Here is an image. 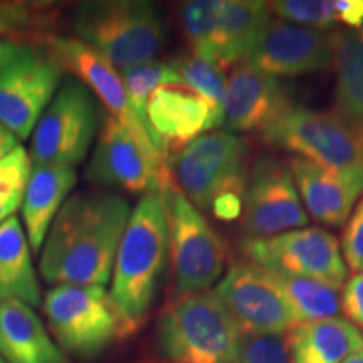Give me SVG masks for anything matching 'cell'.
<instances>
[{
    "label": "cell",
    "mask_w": 363,
    "mask_h": 363,
    "mask_svg": "<svg viewBox=\"0 0 363 363\" xmlns=\"http://www.w3.org/2000/svg\"><path fill=\"white\" fill-rule=\"evenodd\" d=\"M0 363H6V360H4V358H2V357H0Z\"/></svg>",
    "instance_id": "ab89813d"
},
{
    "label": "cell",
    "mask_w": 363,
    "mask_h": 363,
    "mask_svg": "<svg viewBox=\"0 0 363 363\" xmlns=\"http://www.w3.org/2000/svg\"><path fill=\"white\" fill-rule=\"evenodd\" d=\"M293 106L278 78L266 74L251 62L235 65L227 79L224 125L230 133L271 128Z\"/></svg>",
    "instance_id": "2e32d148"
},
{
    "label": "cell",
    "mask_w": 363,
    "mask_h": 363,
    "mask_svg": "<svg viewBox=\"0 0 363 363\" xmlns=\"http://www.w3.org/2000/svg\"><path fill=\"white\" fill-rule=\"evenodd\" d=\"M147 120L167 155L172 148L187 147L203 131L220 126L206 99L185 84L153 91L147 104Z\"/></svg>",
    "instance_id": "d6986e66"
},
{
    "label": "cell",
    "mask_w": 363,
    "mask_h": 363,
    "mask_svg": "<svg viewBox=\"0 0 363 363\" xmlns=\"http://www.w3.org/2000/svg\"><path fill=\"white\" fill-rule=\"evenodd\" d=\"M242 229L247 238L264 239L301 229L310 222L291 170L283 160L262 155L247 175L242 206Z\"/></svg>",
    "instance_id": "4fadbf2b"
},
{
    "label": "cell",
    "mask_w": 363,
    "mask_h": 363,
    "mask_svg": "<svg viewBox=\"0 0 363 363\" xmlns=\"http://www.w3.org/2000/svg\"><path fill=\"white\" fill-rule=\"evenodd\" d=\"M247 153L246 140L227 130H214L177 153L169 162L170 177L199 211H208L220 194L246 192Z\"/></svg>",
    "instance_id": "52a82bcc"
},
{
    "label": "cell",
    "mask_w": 363,
    "mask_h": 363,
    "mask_svg": "<svg viewBox=\"0 0 363 363\" xmlns=\"http://www.w3.org/2000/svg\"><path fill=\"white\" fill-rule=\"evenodd\" d=\"M65 69L45 48L33 45L0 71V125L26 140L62 84Z\"/></svg>",
    "instance_id": "7c38bea8"
},
{
    "label": "cell",
    "mask_w": 363,
    "mask_h": 363,
    "mask_svg": "<svg viewBox=\"0 0 363 363\" xmlns=\"http://www.w3.org/2000/svg\"><path fill=\"white\" fill-rule=\"evenodd\" d=\"M262 140L328 169L353 170L363 167V142L335 113L293 104L262 133Z\"/></svg>",
    "instance_id": "8fae6325"
},
{
    "label": "cell",
    "mask_w": 363,
    "mask_h": 363,
    "mask_svg": "<svg viewBox=\"0 0 363 363\" xmlns=\"http://www.w3.org/2000/svg\"><path fill=\"white\" fill-rule=\"evenodd\" d=\"M233 363H291L286 342L278 335L240 333Z\"/></svg>",
    "instance_id": "d6a6232c"
},
{
    "label": "cell",
    "mask_w": 363,
    "mask_h": 363,
    "mask_svg": "<svg viewBox=\"0 0 363 363\" xmlns=\"http://www.w3.org/2000/svg\"><path fill=\"white\" fill-rule=\"evenodd\" d=\"M72 33L118 71L153 61L167 39L160 12L145 0L81 2Z\"/></svg>",
    "instance_id": "3957f363"
},
{
    "label": "cell",
    "mask_w": 363,
    "mask_h": 363,
    "mask_svg": "<svg viewBox=\"0 0 363 363\" xmlns=\"http://www.w3.org/2000/svg\"><path fill=\"white\" fill-rule=\"evenodd\" d=\"M337 21L348 29L363 26V0H337Z\"/></svg>",
    "instance_id": "d590c367"
},
{
    "label": "cell",
    "mask_w": 363,
    "mask_h": 363,
    "mask_svg": "<svg viewBox=\"0 0 363 363\" xmlns=\"http://www.w3.org/2000/svg\"><path fill=\"white\" fill-rule=\"evenodd\" d=\"M335 115L363 142V26L337 33Z\"/></svg>",
    "instance_id": "d4e9b609"
},
{
    "label": "cell",
    "mask_w": 363,
    "mask_h": 363,
    "mask_svg": "<svg viewBox=\"0 0 363 363\" xmlns=\"http://www.w3.org/2000/svg\"><path fill=\"white\" fill-rule=\"evenodd\" d=\"M340 249L347 267L355 274L363 272V194L345 224Z\"/></svg>",
    "instance_id": "836d02e7"
},
{
    "label": "cell",
    "mask_w": 363,
    "mask_h": 363,
    "mask_svg": "<svg viewBox=\"0 0 363 363\" xmlns=\"http://www.w3.org/2000/svg\"><path fill=\"white\" fill-rule=\"evenodd\" d=\"M130 216V203L121 195L88 190L69 195L40 249L44 281L104 288Z\"/></svg>",
    "instance_id": "6da1fadb"
},
{
    "label": "cell",
    "mask_w": 363,
    "mask_h": 363,
    "mask_svg": "<svg viewBox=\"0 0 363 363\" xmlns=\"http://www.w3.org/2000/svg\"><path fill=\"white\" fill-rule=\"evenodd\" d=\"M214 293L242 333L281 337L293 326L291 311L276 279L251 262L230 267Z\"/></svg>",
    "instance_id": "5bb4252c"
},
{
    "label": "cell",
    "mask_w": 363,
    "mask_h": 363,
    "mask_svg": "<svg viewBox=\"0 0 363 363\" xmlns=\"http://www.w3.org/2000/svg\"><path fill=\"white\" fill-rule=\"evenodd\" d=\"M271 11L279 21L289 24L326 30L337 24V0H278Z\"/></svg>",
    "instance_id": "1f68e13d"
},
{
    "label": "cell",
    "mask_w": 363,
    "mask_h": 363,
    "mask_svg": "<svg viewBox=\"0 0 363 363\" xmlns=\"http://www.w3.org/2000/svg\"><path fill=\"white\" fill-rule=\"evenodd\" d=\"M242 331L214 291L175 298L157 326V348L170 363H233Z\"/></svg>",
    "instance_id": "277c9868"
},
{
    "label": "cell",
    "mask_w": 363,
    "mask_h": 363,
    "mask_svg": "<svg viewBox=\"0 0 363 363\" xmlns=\"http://www.w3.org/2000/svg\"><path fill=\"white\" fill-rule=\"evenodd\" d=\"M169 254V229L160 190L143 194L126 224L111 274L110 296L131 331L152 308Z\"/></svg>",
    "instance_id": "7a4b0ae2"
},
{
    "label": "cell",
    "mask_w": 363,
    "mask_h": 363,
    "mask_svg": "<svg viewBox=\"0 0 363 363\" xmlns=\"http://www.w3.org/2000/svg\"><path fill=\"white\" fill-rule=\"evenodd\" d=\"M96 128L98 106L88 86L71 78L62 81L33 131L30 162L74 169L89 153Z\"/></svg>",
    "instance_id": "30bf717a"
},
{
    "label": "cell",
    "mask_w": 363,
    "mask_h": 363,
    "mask_svg": "<svg viewBox=\"0 0 363 363\" xmlns=\"http://www.w3.org/2000/svg\"><path fill=\"white\" fill-rule=\"evenodd\" d=\"M303 207L313 220L342 227L363 194V167L337 170L299 157L288 160Z\"/></svg>",
    "instance_id": "ac0fdd59"
},
{
    "label": "cell",
    "mask_w": 363,
    "mask_h": 363,
    "mask_svg": "<svg viewBox=\"0 0 363 363\" xmlns=\"http://www.w3.org/2000/svg\"><path fill=\"white\" fill-rule=\"evenodd\" d=\"M48 325L62 352L94 357L133 333L103 286H56L43 303Z\"/></svg>",
    "instance_id": "8992f818"
},
{
    "label": "cell",
    "mask_w": 363,
    "mask_h": 363,
    "mask_svg": "<svg viewBox=\"0 0 363 363\" xmlns=\"http://www.w3.org/2000/svg\"><path fill=\"white\" fill-rule=\"evenodd\" d=\"M342 363H363V348L353 353V355L348 357L347 360H343Z\"/></svg>",
    "instance_id": "f35d334b"
},
{
    "label": "cell",
    "mask_w": 363,
    "mask_h": 363,
    "mask_svg": "<svg viewBox=\"0 0 363 363\" xmlns=\"http://www.w3.org/2000/svg\"><path fill=\"white\" fill-rule=\"evenodd\" d=\"M120 76L131 99V104H133L138 116L147 125V104L153 91L162 88V86L184 84L174 61H157V59H153V61L143 62V65L121 69Z\"/></svg>",
    "instance_id": "f1b7e54d"
},
{
    "label": "cell",
    "mask_w": 363,
    "mask_h": 363,
    "mask_svg": "<svg viewBox=\"0 0 363 363\" xmlns=\"http://www.w3.org/2000/svg\"><path fill=\"white\" fill-rule=\"evenodd\" d=\"M220 0H192L180 11V24L192 56L217 65V26Z\"/></svg>",
    "instance_id": "83f0119b"
},
{
    "label": "cell",
    "mask_w": 363,
    "mask_h": 363,
    "mask_svg": "<svg viewBox=\"0 0 363 363\" xmlns=\"http://www.w3.org/2000/svg\"><path fill=\"white\" fill-rule=\"evenodd\" d=\"M86 179L103 187L126 192L160 190V177L153 169L130 131L111 115L103 120V128L86 169Z\"/></svg>",
    "instance_id": "e0dca14e"
},
{
    "label": "cell",
    "mask_w": 363,
    "mask_h": 363,
    "mask_svg": "<svg viewBox=\"0 0 363 363\" xmlns=\"http://www.w3.org/2000/svg\"><path fill=\"white\" fill-rule=\"evenodd\" d=\"M30 244L17 216L0 225V305L11 301L40 305V286Z\"/></svg>",
    "instance_id": "cb8c5ba5"
},
{
    "label": "cell",
    "mask_w": 363,
    "mask_h": 363,
    "mask_svg": "<svg viewBox=\"0 0 363 363\" xmlns=\"http://www.w3.org/2000/svg\"><path fill=\"white\" fill-rule=\"evenodd\" d=\"M76 182L78 175L71 167L33 165L21 208L26 235L34 252L39 254L43 249L49 229Z\"/></svg>",
    "instance_id": "44dd1931"
},
{
    "label": "cell",
    "mask_w": 363,
    "mask_h": 363,
    "mask_svg": "<svg viewBox=\"0 0 363 363\" xmlns=\"http://www.w3.org/2000/svg\"><path fill=\"white\" fill-rule=\"evenodd\" d=\"M175 298L211 291L225 267V246L197 207L177 189L174 180L160 187Z\"/></svg>",
    "instance_id": "5b68a950"
},
{
    "label": "cell",
    "mask_w": 363,
    "mask_h": 363,
    "mask_svg": "<svg viewBox=\"0 0 363 363\" xmlns=\"http://www.w3.org/2000/svg\"><path fill=\"white\" fill-rule=\"evenodd\" d=\"M30 172L33 162L22 145L0 160V225L22 207Z\"/></svg>",
    "instance_id": "4dcf8cb0"
},
{
    "label": "cell",
    "mask_w": 363,
    "mask_h": 363,
    "mask_svg": "<svg viewBox=\"0 0 363 363\" xmlns=\"http://www.w3.org/2000/svg\"><path fill=\"white\" fill-rule=\"evenodd\" d=\"M271 6L259 0L222 2L217 26V66L229 69L251 56L271 22Z\"/></svg>",
    "instance_id": "603a6c76"
},
{
    "label": "cell",
    "mask_w": 363,
    "mask_h": 363,
    "mask_svg": "<svg viewBox=\"0 0 363 363\" xmlns=\"http://www.w3.org/2000/svg\"><path fill=\"white\" fill-rule=\"evenodd\" d=\"M337 33L271 21L247 61L272 78H293L328 71Z\"/></svg>",
    "instance_id": "9a60e30c"
},
{
    "label": "cell",
    "mask_w": 363,
    "mask_h": 363,
    "mask_svg": "<svg viewBox=\"0 0 363 363\" xmlns=\"http://www.w3.org/2000/svg\"><path fill=\"white\" fill-rule=\"evenodd\" d=\"M340 301L347 320L363 331V272H357L345 283Z\"/></svg>",
    "instance_id": "e575fe53"
},
{
    "label": "cell",
    "mask_w": 363,
    "mask_h": 363,
    "mask_svg": "<svg viewBox=\"0 0 363 363\" xmlns=\"http://www.w3.org/2000/svg\"><path fill=\"white\" fill-rule=\"evenodd\" d=\"M179 69V74L185 86L194 89L195 93L208 103L219 125H224V104L227 79L224 69L214 62L203 61V59L194 56H184L179 59H172Z\"/></svg>",
    "instance_id": "f546056e"
},
{
    "label": "cell",
    "mask_w": 363,
    "mask_h": 363,
    "mask_svg": "<svg viewBox=\"0 0 363 363\" xmlns=\"http://www.w3.org/2000/svg\"><path fill=\"white\" fill-rule=\"evenodd\" d=\"M272 278L276 279L284 294L286 303L291 311L293 326L308 323V321L335 318L342 311L338 289L331 288V286L284 274H272Z\"/></svg>",
    "instance_id": "4316f807"
},
{
    "label": "cell",
    "mask_w": 363,
    "mask_h": 363,
    "mask_svg": "<svg viewBox=\"0 0 363 363\" xmlns=\"http://www.w3.org/2000/svg\"><path fill=\"white\" fill-rule=\"evenodd\" d=\"M45 49L56 57L62 69L74 74L81 83L88 86L91 93L96 94L99 101L110 111L108 115H111L130 131L135 142L140 145L145 155L152 162L153 169L160 177L162 185L172 180L169 155L131 104L120 71L74 38L56 35L45 44Z\"/></svg>",
    "instance_id": "ba28073f"
},
{
    "label": "cell",
    "mask_w": 363,
    "mask_h": 363,
    "mask_svg": "<svg viewBox=\"0 0 363 363\" xmlns=\"http://www.w3.org/2000/svg\"><path fill=\"white\" fill-rule=\"evenodd\" d=\"M19 140H17L11 131H7L2 125H0V160L6 155H9L13 148L19 147Z\"/></svg>",
    "instance_id": "74e56055"
},
{
    "label": "cell",
    "mask_w": 363,
    "mask_h": 363,
    "mask_svg": "<svg viewBox=\"0 0 363 363\" xmlns=\"http://www.w3.org/2000/svg\"><path fill=\"white\" fill-rule=\"evenodd\" d=\"M30 48H33L30 44H22V43H16V40L0 39V71H2L7 65H11L12 61H16L17 57H21L22 54H26Z\"/></svg>",
    "instance_id": "8d00e7d4"
},
{
    "label": "cell",
    "mask_w": 363,
    "mask_h": 363,
    "mask_svg": "<svg viewBox=\"0 0 363 363\" xmlns=\"http://www.w3.org/2000/svg\"><path fill=\"white\" fill-rule=\"evenodd\" d=\"M0 357L6 363H71L34 308L19 301L0 305Z\"/></svg>",
    "instance_id": "ffe728a7"
},
{
    "label": "cell",
    "mask_w": 363,
    "mask_h": 363,
    "mask_svg": "<svg viewBox=\"0 0 363 363\" xmlns=\"http://www.w3.org/2000/svg\"><path fill=\"white\" fill-rule=\"evenodd\" d=\"M57 17V7L51 2L0 0V38L22 44L45 45L56 38L54 27Z\"/></svg>",
    "instance_id": "484cf974"
},
{
    "label": "cell",
    "mask_w": 363,
    "mask_h": 363,
    "mask_svg": "<svg viewBox=\"0 0 363 363\" xmlns=\"http://www.w3.org/2000/svg\"><path fill=\"white\" fill-rule=\"evenodd\" d=\"M240 252L272 274L313 279L335 289L347 283L348 267L340 242L321 227H301L264 239L246 238Z\"/></svg>",
    "instance_id": "9c48e42d"
},
{
    "label": "cell",
    "mask_w": 363,
    "mask_h": 363,
    "mask_svg": "<svg viewBox=\"0 0 363 363\" xmlns=\"http://www.w3.org/2000/svg\"><path fill=\"white\" fill-rule=\"evenodd\" d=\"M286 333L291 363H342L363 348L362 331L338 316L294 325Z\"/></svg>",
    "instance_id": "7402d4cb"
}]
</instances>
